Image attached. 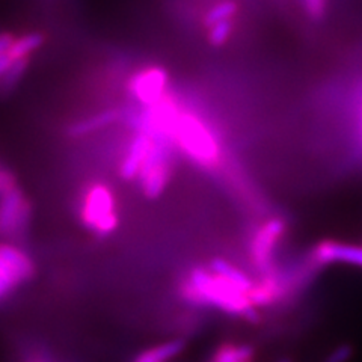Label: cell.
Wrapping results in <instances>:
<instances>
[{"label": "cell", "mask_w": 362, "mask_h": 362, "mask_svg": "<svg viewBox=\"0 0 362 362\" xmlns=\"http://www.w3.org/2000/svg\"><path fill=\"white\" fill-rule=\"evenodd\" d=\"M171 144L173 141L168 138H153L150 153L138 174L141 189L146 198L160 197L168 185L171 175Z\"/></svg>", "instance_id": "cell-3"}, {"label": "cell", "mask_w": 362, "mask_h": 362, "mask_svg": "<svg viewBox=\"0 0 362 362\" xmlns=\"http://www.w3.org/2000/svg\"><path fill=\"white\" fill-rule=\"evenodd\" d=\"M282 293H284V287L281 286L279 279L275 275L267 274L258 282H255V284H252L251 290L247 291V298L254 307L259 308L269 307V305L278 302Z\"/></svg>", "instance_id": "cell-11"}, {"label": "cell", "mask_w": 362, "mask_h": 362, "mask_svg": "<svg viewBox=\"0 0 362 362\" xmlns=\"http://www.w3.org/2000/svg\"><path fill=\"white\" fill-rule=\"evenodd\" d=\"M278 362H291V361H290V359H287V358H286V359H279V361H278Z\"/></svg>", "instance_id": "cell-25"}, {"label": "cell", "mask_w": 362, "mask_h": 362, "mask_svg": "<svg viewBox=\"0 0 362 362\" xmlns=\"http://www.w3.org/2000/svg\"><path fill=\"white\" fill-rule=\"evenodd\" d=\"M313 257L317 264L346 263L362 267V246L323 240L314 247Z\"/></svg>", "instance_id": "cell-9"}, {"label": "cell", "mask_w": 362, "mask_h": 362, "mask_svg": "<svg viewBox=\"0 0 362 362\" xmlns=\"http://www.w3.org/2000/svg\"><path fill=\"white\" fill-rule=\"evenodd\" d=\"M181 296L199 307L206 305L233 315H242L247 322H255L259 315L257 307L249 300L247 293L213 270L201 267L192 270L187 281L181 286Z\"/></svg>", "instance_id": "cell-1"}, {"label": "cell", "mask_w": 362, "mask_h": 362, "mask_svg": "<svg viewBox=\"0 0 362 362\" xmlns=\"http://www.w3.org/2000/svg\"><path fill=\"white\" fill-rule=\"evenodd\" d=\"M303 5L311 18L323 17L326 11V0H303Z\"/></svg>", "instance_id": "cell-20"}, {"label": "cell", "mask_w": 362, "mask_h": 362, "mask_svg": "<svg viewBox=\"0 0 362 362\" xmlns=\"http://www.w3.org/2000/svg\"><path fill=\"white\" fill-rule=\"evenodd\" d=\"M16 187V178L14 175L5 171V169L0 168V195L5 194V192Z\"/></svg>", "instance_id": "cell-22"}, {"label": "cell", "mask_w": 362, "mask_h": 362, "mask_svg": "<svg viewBox=\"0 0 362 362\" xmlns=\"http://www.w3.org/2000/svg\"><path fill=\"white\" fill-rule=\"evenodd\" d=\"M151 144H153L151 136L144 134V133L136 134V138L130 144L126 160L122 162L119 169V175L124 180H133L134 177H138L145 158L150 153Z\"/></svg>", "instance_id": "cell-10"}, {"label": "cell", "mask_w": 362, "mask_h": 362, "mask_svg": "<svg viewBox=\"0 0 362 362\" xmlns=\"http://www.w3.org/2000/svg\"><path fill=\"white\" fill-rule=\"evenodd\" d=\"M82 221L90 231L98 235H109L118 228L115 199L112 190L105 185L90 186L83 198Z\"/></svg>", "instance_id": "cell-4"}, {"label": "cell", "mask_w": 362, "mask_h": 362, "mask_svg": "<svg viewBox=\"0 0 362 362\" xmlns=\"http://www.w3.org/2000/svg\"><path fill=\"white\" fill-rule=\"evenodd\" d=\"M35 274L30 257L14 245H0V279L16 288Z\"/></svg>", "instance_id": "cell-6"}, {"label": "cell", "mask_w": 362, "mask_h": 362, "mask_svg": "<svg viewBox=\"0 0 362 362\" xmlns=\"http://www.w3.org/2000/svg\"><path fill=\"white\" fill-rule=\"evenodd\" d=\"M233 32V23L231 20H225V21H219L216 25H213L210 28V35L209 40L213 45H222L226 41H228L230 35Z\"/></svg>", "instance_id": "cell-19"}, {"label": "cell", "mask_w": 362, "mask_h": 362, "mask_svg": "<svg viewBox=\"0 0 362 362\" xmlns=\"http://www.w3.org/2000/svg\"><path fill=\"white\" fill-rule=\"evenodd\" d=\"M134 362H139V361H134Z\"/></svg>", "instance_id": "cell-26"}, {"label": "cell", "mask_w": 362, "mask_h": 362, "mask_svg": "<svg viewBox=\"0 0 362 362\" xmlns=\"http://www.w3.org/2000/svg\"><path fill=\"white\" fill-rule=\"evenodd\" d=\"M237 13V5L231 0H226V2H222L216 6H213L206 18H204V23H206V26L211 28L213 25H216L219 21H225V20H231V17Z\"/></svg>", "instance_id": "cell-18"}, {"label": "cell", "mask_w": 362, "mask_h": 362, "mask_svg": "<svg viewBox=\"0 0 362 362\" xmlns=\"http://www.w3.org/2000/svg\"><path fill=\"white\" fill-rule=\"evenodd\" d=\"M185 349V343L181 339H173V341L163 343L157 347H153L150 350H145L134 361L139 362H165L171 358L177 356L181 350Z\"/></svg>", "instance_id": "cell-16"}, {"label": "cell", "mask_w": 362, "mask_h": 362, "mask_svg": "<svg viewBox=\"0 0 362 362\" xmlns=\"http://www.w3.org/2000/svg\"><path fill=\"white\" fill-rule=\"evenodd\" d=\"M118 117L119 113L117 110H106V112L97 113V115L86 118L83 121H78L74 124V126H71L70 136H73V138H82L85 134H89L95 130L110 126V124H113L118 119Z\"/></svg>", "instance_id": "cell-12"}, {"label": "cell", "mask_w": 362, "mask_h": 362, "mask_svg": "<svg viewBox=\"0 0 362 362\" xmlns=\"http://www.w3.org/2000/svg\"><path fill=\"white\" fill-rule=\"evenodd\" d=\"M13 62H14V61L9 58L8 53L0 56V77H2V76L8 71V68H9L11 65H13Z\"/></svg>", "instance_id": "cell-24"}, {"label": "cell", "mask_w": 362, "mask_h": 362, "mask_svg": "<svg viewBox=\"0 0 362 362\" xmlns=\"http://www.w3.org/2000/svg\"><path fill=\"white\" fill-rule=\"evenodd\" d=\"M284 231V222L281 219H270L255 233L251 245V257L257 269L263 272L269 269L275 247Z\"/></svg>", "instance_id": "cell-8"}, {"label": "cell", "mask_w": 362, "mask_h": 362, "mask_svg": "<svg viewBox=\"0 0 362 362\" xmlns=\"http://www.w3.org/2000/svg\"><path fill=\"white\" fill-rule=\"evenodd\" d=\"M29 218L30 206L21 190L14 187L0 195V235H18L25 231Z\"/></svg>", "instance_id": "cell-5"}, {"label": "cell", "mask_w": 362, "mask_h": 362, "mask_svg": "<svg viewBox=\"0 0 362 362\" xmlns=\"http://www.w3.org/2000/svg\"><path fill=\"white\" fill-rule=\"evenodd\" d=\"M29 65V58L14 61L13 65L8 68V71L0 77V93H9L13 86L20 81L23 74L26 73Z\"/></svg>", "instance_id": "cell-17"}, {"label": "cell", "mask_w": 362, "mask_h": 362, "mask_svg": "<svg viewBox=\"0 0 362 362\" xmlns=\"http://www.w3.org/2000/svg\"><path fill=\"white\" fill-rule=\"evenodd\" d=\"M352 352H354L352 347L343 344L337 347L331 355H327V358L323 362H347L350 356H352Z\"/></svg>", "instance_id": "cell-21"}, {"label": "cell", "mask_w": 362, "mask_h": 362, "mask_svg": "<svg viewBox=\"0 0 362 362\" xmlns=\"http://www.w3.org/2000/svg\"><path fill=\"white\" fill-rule=\"evenodd\" d=\"M44 42V35L40 32H32V33H26L17 40H14V42L11 44V47L8 50L9 58L13 61H18V59H25L29 58V54L40 49Z\"/></svg>", "instance_id": "cell-15"}, {"label": "cell", "mask_w": 362, "mask_h": 362, "mask_svg": "<svg viewBox=\"0 0 362 362\" xmlns=\"http://www.w3.org/2000/svg\"><path fill=\"white\" fill-rule=\"evenodd\" d=\"M254 349L246 344L225 343L218 347L211 362H252Z\"/></svg>", "instance_id": "cell-14"}, {"label": "cell", "mask_w": 362, "mask_h": 362, "mask_svg": "<svg viewBox=\"0 0 362 362\" xmlns=\"http://www.w3.org/2000/svg\"><path fill=\"white\" fill-rule=\"evenodd\" d=\"M210 269L214 272V274H218V275L223 276L225 279H228L230 282H233L235 287H239L245 293L251 290V287L254 284V282L249 279L247 275L243 274L242 270L234 267L233 264H230L228 262H225V259H222V258H214L211 262Z\"/></svg>", "instance_id": "cell-13"}, {"label": "cell", "mask_w": 362, "mask_h": 362, "mask_svg": "<svg viewBox=\"0 0 362 362\" xmlns=\"http://www.w3.org/2000/svg\"><path fill=\"white\" fill-rule=\"evenodd\" d=\"M173 141L202 166H213L218 162L219 146L216 139L206 124L192 113H180Z\"/></svg>", "instance_id": "cell-2"}, {"label": "cell", "mask_w": 362, "mask_h": 362, "mask_svg": "<svg viewBox=\"0 0 362 362\" xmlns=\"http://www.w3.org/2000/svg\"><path fill=\"white\" fill-rule=\"evenodd\" d=\"M14 40H16V38H14L13 33H8V32L0 33V56L8 53V50H9V47H11V44L14 42Z\"/></svg>", "instance_id": "cell-23"}, {"label": "cell", "mask_w": 362, "mask_h": 362, "mask_svg": "<svg viewBox=\"0 0 362 362\" xmlns=\"http://www.w3.org/2000/svg\"><path fill=\"white\" fill-rule=\"evenodd\" d=\"M168 73L160 66H151L130 78L129 90L144 106L158 103L166 94Z\"/></svg>", "instance_id": "cell-7"}]
</instances>
